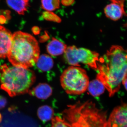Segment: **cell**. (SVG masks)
Wrapping results in <instances>:
<instances>
[{
  "label": "cell",
  "instance_id": "4",
  "mask_svg": "<svg viewBox=\"0 0 127 127\" xmlns=\"http://www.w3.org/2000/svg\"><path fill=\"white\" fill-rule=\"evenodd\" d=\"M35 79V73L29 68L5 64L0 67L1 89L12 97L28 92Z\"/></svg>",
  "mask_w": 127,
  "mask_h": 127
},
{
  "label": "cell",
  "instance_id": "10",
  "mask_svg": "<svg viewBox=\"0 0 127 127\" xmlns=\"http://www.w3.org/2000/svg\"><path fill=\"white\" fill-rule=\"evenodd\" d=\"M29 93L30 95L35 96L39 99L45 100L51 95L52 90L48 84L41 83L29 91Z\"/></svg>",
  "mask_w": 127,
  "mask_h": 127
},
{
  "label": "cell",
  "instance_id": "16",
  "mask_svg": "<svg viewBox=\"0 0 127 127\" xmlns=\"http://www.w3.org/2000/svg\"><path fill=\"white\" fill-rule=\"evenodd\" d=\"M42 9L47 11H52L58 9L60 6V0H41Z\"/></svg>",
  "mask_w": 127,
  "mask_h": 127
},
{
  "label": "cell",
  "instance_id": "5",
  "mask_svg": "<svg viewBox=\"0 0 127 127\" xmlns=\"http://www.w3.org/2000/svg\"><path fill=\"white\" fill-rule=\"evenodd\" d=\"M89 82L86 71L79 66H71L64 71L60 77L62 87L70 95L84 93L87 90Z\"/></svg>",
  "mask_w": 127,
  "mask_h": 127
},
{
  "label": "cell",
  "instance_id": "1",
  "mask_svg": "<svg viewBox=\"0 0 127 127\" xmlns=\"http://www.w3.org/2000/svg\"><path fill=\"white\" fill-rule=\"evenodd\" d=\"M97 70V78L104 85L109 96H113L127 78V49L119 46L111 47L99 59Z\"/></svg>",
  "mask_w": 127,
  "mask_h": 127
},
{
  "label": "cell",
  "instance_id": "22",
  "mask_svg": "<svg viewBox=\"0 0 127 127\" xmlns=\"http://www.w3.org/2000/svg\"><path fill=\"white\" fill-rule=\"evenodd\" d=\"M2 115H1V114L0 113V123H1V122H2Z\"/></svg>",
  "mask_w": 127,
  "mask_h": 127
},
{
  "label": "cell",
  "instance_id": "13",
  "mask_svg": "<svg viewBox=\"0 0 127 127\" xmlns=\"http://www.w3.org/2000/svg\"><path fill=\"white\" fill-rule=\"evenodd\" d=\"M9 7L20 15H24L29 6L28 1L25 0H6Z\"/></svg>",
  "mask_w": 127,
  "mask_h": 127
},
{
  "label": "cell",
  "instance_id": "12",
  "mask_svg": "<svg viewBox=\"0 0 127 127\" xmlns=\"http://www.w3.org/2000/svg\"><path fill=\"white\" fill-rule=\"evenodd\" d=\"M106 89L104 85L99 79H94L89 82L87 90L92 96H100L104 92Z\"/></svg>",
  "mask_w": 127,
  "mask_h": 127
},
{
  "label": "cell",
  "instance_id": "14",
  "mask_svg": "<svg viewBox=\"0 0 127 127\" xmlns=\"http://www.w3.org/2000/svg\"><path fill=\"white\" fill-rule=\"evenodd\" d=\"M36 64L39 70L43 71H47L52 68L54 62L49 55L43 54L40 56Z\"/></svg>",
  "mask_w": 127,
  "mask_h": 127
},
{
  "label": "cell",
  "instance_id": "19",
  "mask_svg": "<svg viewBox=\"0 0 127 127\" xmlns=\"http://www.w3.org/2000/svg\"><path fill=\"white\" fill-rule=\"evenodd\" d=\"M7 100L5 97L0 95V109H3L6 106Z\"/></svg>",
  "mask_w": 127,
  "mask_h": 127
},
{
  "label": "cell",
  "instance_id": "21",
  "mask_svg": "<svg viewBox=\"0 0 127 127\" xmlns=\"http://www.w3.org/2000/svg\"><path fill=\"white\" fill-rule=\"evenodd\" d=\"M122 84H123L124 86L125 87V89L127 91V78L123 81Z\"/></svg>",
  "mask_w": 127,
  "mask_h": 127
},
{
  "label": "cell",
  "instance_id": "2",
  "mask_svg": "<svg viewBox=\"0 0 127 127\" xmlns=\"http://www.w3.org/2000/svg\"><path fill=\"white\" fill-rule=\"evenodd\" d=\"M63 115L71 127H108L106 113L91 101L68 105Z\"/></svg>",
  "mask_w": 127,
  "mask_h": 127
},
{
  "label": "cell",
  "instance_id": "8",
  "mask_svg": "<svg viewBox=\"0 0 127 127\" xmlns=\"http://www.w3.org/2000/svg\"><path fill=\"white\" fill-rule=\"evenodd\" d=\"M126 0H111V2L107 5L104 12L108 18L113 21H117L126 15L124 8Z\"/></svg>",
  "mask_w": 127,
  "mask_h": 127
},
{
  "label": "cell",
  "instance_id": "9",
  "mask_svg": "<svg viewBox=\"0 0 127 127\" xmlns=\"http://www.w3.org/2000/svg\"><path fill=\"white\" fill-rule=\"evenodd\" d=\"M12 36L10 32L0 26V58L7 57L11 47Z\"/></svg>",
  "mask_w": 127,
  "mask_h": 127
},
{
  "label": "cell",
  "instance_id": "3",
  "mask_svg": "<svg viewBox=\"0 0 127 127\" xmlns=\"http://www.w3.org/2000/svg\"><path fill=\"white\" fill-rule=\"evenodd\" d=\"M40 55L39 44L34 37L21 31L14 33L7 56L13 65L29 68L35 65Z\"/></svg>",
  "mask_w": 127,
  "mask_h": 127
},
{
  "label": "cell",
  "instance_id": "11",
  "mask_svg": "<svg viewBox=\"0 0 127 127\" xmlns=\"http://www.w3.org/2000/svg\"><path fill=\"white\" fill-rule=\"evenodd\" d=\"M67 47V46L63 42L53 38L48 44L47 50L51 56H57L64 53Z\"/></svg>",
  "mask_w": 127,
  "mask_h": 127
},
{
  "label": "cell",
  "instance_id": "18",
  "mask_svg": "<svg viewBox=\"0 0 127 127\" xmlns=\"http://www.w3.org/2000/svg\"><path fill=\"white\" fill-rule=\"evenodd\" d=\"M43 18L46 20H48L55 21L56 22H59L61 19L57 15L51 11H45L42 14Z\"/></svg>",
  "mask_w": 127,
  "mask_h": 127
},
{
  "label": "cell",
  "instance_id": "23",
  "mask_svg": "<svg viewBox=\"0 0 127 127\" xmlns=\"http://www.w3.org/2000/svg\"><path fill=\"white\" fill-rule=\"evenodd\" d=\"M25 0L28 1V0Z\"/></svg>",
  "mask_w": 127,
  "mask_h": 127
},
{
  "label": "cell",
  "instance_id": "17",
  "mask_svg": "<svg viewBox=\"0 0 127 127\" xmlns=\"http://www.w3.org/2000/svg\"><path fill=\"white\" fill-rule=\"evenodd\" d=\"M51 127H71L70 125L64 120L59 117H53L52 119Z\"/></svg>",
  "mask_w": 127,
  "mask_h": 127
},
{
  "label": "cell",
  "instance_id": "20",
  "mask_svg": "<svg viewBox=\"0 0 127 127\" xmlns=\"http://www.w3.org/2000/svg\"><path fill=\"white\" fill-rule=\"evenodd\" d=\"M73 0H63L62 3L65 5L71 4L73 2Z\"/></svg>",
  "mask_w": 127,
  "mask_h": 127
},
{
  "label": "cell",
  "instance_id": "7",
  "mask_svg": "<svg viewBox=\"0 0 127 127\" xmlns=\"http://www.w3.org/2000/svg\"><path fill=\"white\" fill-rule=\"evenodd\" d=\"M108 127H127V103L113 109L108 120Z\"/></svg>",
  "mask_w": 127,
  "mask_h": 127
},
{
  "label": "cell",
  "instance_id": "15",
  "mask_svg": "<svg viewBox=\"0 0 127 127\" xmlns=\"http://www.w3.org/2000/svg\"><path fill=\"white\" fill-rule=\"evenodd\" d=\"M54 110L50 106L43 105L40 107L37 111V115L40 120L43 122L50 121L54 117Z\"/></svg>",
  "mask_w": 127,
  "mask_h": 127
},
{
  "label": "cell",
  "instance_id": "6",
  "mask_svg": "<svg viewBox=\"0 0 127 127\" xmlns=\"http://www.w3.org/2000/svg\"><path fill=\"white\" fill-rule=\"evenodd\" d=\"M64 58L68 64L79 66L81 64L97 69L99 61V55L95 51L75 46L67 47L64 53Z\"/></svg>",
  "mask_w": 127,
  "mask_h": 127
}]
</instances>
